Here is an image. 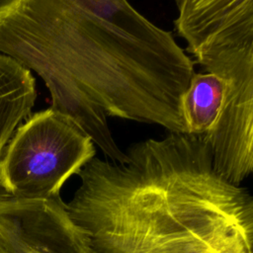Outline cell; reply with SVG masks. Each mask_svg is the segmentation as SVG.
Returning <instances> with one entry per match:
<instances>
[{"label":"cell","mask_w":253,"mask_h":253,"mask_svg":"<svg viewBox=\"0 0 253 253\" xmlns=\"http://www.w3.org/2000/svg\"><path fill=\"white\" fill-rule=\"evenodd\" d=\"M94 157L66 204L94 253H253V194L214 167L204 135L170 132Z\"/></svg>","instance_id":"1"},{"label":"cell","mask_w":253,"mask_h":253,"mask_svg":"<svg viewBox=\"0 0 253 253\" xmlns=\"http://www.w3.org/2000/svg\"><path fill=\"white\" fill-rule=\"evenodd\" d=\"M96 155L95 143L67 115L49 107L32 114L0 158V191L16 199H56Z\"/></svg>","instance_id":"2"},{"label":"cell","mask_w":253,"mask_h":253,"mask_svg":"<svg viewBox=\"0 0 253 253\" xmlns=\"http://www.w3.org/2000/svg\"><path fill=\"white\" fill-rule=\"evenodd\" d=\"M174 20L187 51L226 82L253 45V0H178Z\"/></svg>","instance_id":"3"},{"label":"cell","mask_w":253,"mask_h":253,"mask_svg":"<svg viewBox=\"0 0 253 253\" xmlns=\"http://www.w3.org/2000/svg\"><path fill=\"white\" fill-rule=\"evenodd\" d=\"M0 253H94L85 232L56 199L0 193Z\"/></svg>","instance_id":"4"},{"label":"cell","mask_w":253,"mask_h":253,"mask_svg":"<svg viewBox=\"0 0 253 253\" xmlns=\"http://www.w3.org/2000/svg\"><path fill=\"white\" fill-rule=\"evenodd\" d=\"M204 136L216 170L241 185L253 170V45L228 79L220 116Z\"/></svg>","instance_id":"5"},{"label":"cell","mask_w":253,"mask_h":253,"mask_svg":"<svg viewBox=\"0 0 253 253\" xmlns=\"http://www.w3.org/2000/svg\"><path fill=\"white\" fill-rule=\"evenodd\" d=\"M36 100L33 72L0 52V158L17 128L32 115Z\"/></svg>","instance_id":"6"},{"label":"cell","mask_w":253,"mask_h":253,"mask_svg":"<svg viewBox=\"0 0 253 253\" xmlns=\"http://www.w3.org/2000/svg\"><path fill=\"white\" fill-rule=\"evenodd\" d=\"M227 82L212 73H194L181 108L187 133L205 135L216 124L225 100Z\"/></svg>","instance_id":"7"},{"label":"cell","mask_w":253,"mask_h":253,"mask_svg":"<svg viewBox=\"0 0 253 253\" xmlns=\"http://www.w3.org/2000/svg\"><path fill=\"white\" fill-rule=\"evenodd\" d=\"M252 174H253V170H252Z\"/></svg>","instance_id":"8"},{"label":"cell","mask_w":253,"mask_h":253,"mask_svg":"<svg viewBox=\"0 0 253 253\" xmlns=\"http://www.w3.org/2000/svg\"><path fill=\"white\" fill-rule=\"evenodd\" d=\"M0 193H1V191H0Z\"/></svg>","instance_id":"9"}]
</instances>
